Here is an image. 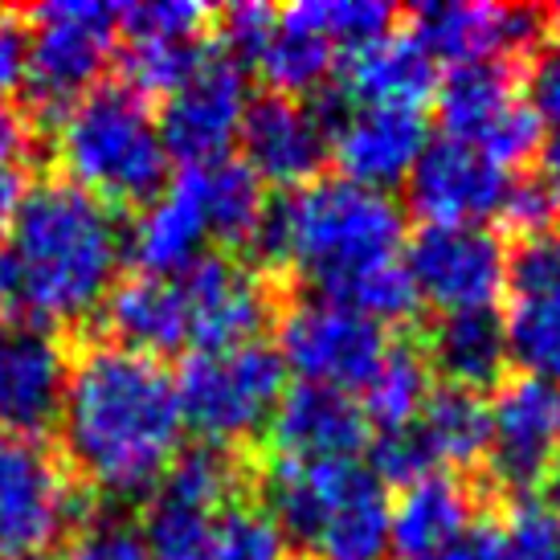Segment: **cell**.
<instances>
[{
  "instance_id": "10",
  "label": "cell",
  "mask_w": 560,
  "mask_h": 560,
  "mask_svg": "<svg viewBox=\"0 0 560 560\" xmlns=\"http://www.w3.org/2000/svg\"><path fill=\"white\" fill-rule=\"evenodd\" d=\"M385 327L324 295L295 299L279 319V360L299 376V385L324 389H364V381L385 357Z\"/></svg>"
},
{
  "instance_id": "45",
  "label": "cell",
  "mask_w": 560,
  "mask_h": 560,
  "mask_svg": "<svg viewBox=\"0 0 560 560\" xmlns=\"http://www.w3.org/2000/svg\"><path fill=\"white\" fill-rule=\"evenodd\" d=\"M552 246H557V254H560V230H557V242H552Z\"/></svg>"
},
{
  "instance_id": "41",
  "label": "cell",
  "mask_w": 560,
  "mask_h": 560,
  "mask_svg": "<svg viewBox=\"0 0 560 560\" xmlns=\"http://www.w3.org/2000/svg\"><path fill=\"white\" fill-rule=\"evenodd\" d=\"M25 192H30L25 168H21V164H0V242L13 230L16 213H21V205H25Z\"/></svg>"
},
{
  "instance_id": "12",
  "label": "cell",
  "mask_w": 560,
  "mask_h": 560,
  "mask_svg": "<svg viewBox=\"0 0 560 560\" xmlns=\"http://www.w3.org/2000/svg\"><path fill=\"white\" fill-rule=\"evenodd\" d=\"M249 110L246 66L225 49H209L192 79L172 91L160 110V136L172 160H185L188 168H205L230 156L242 136V119Z\"/></svg>"
},
{
  "instance_id": "39",
  "label": "cell",
  "mask_w": 560,
  "mask_h": 560,
  "mask_svg": "<svg viewBox=\"0 0 560 560\" xmlns=\"http://www.w3.org/2000/svg\"><path fill=\"white\" fill-rule=\"evenodd\" d=\"M524 98H528V107L536 110L540 124H552L560 131V42L532 58Z\"/></svg>"
},
{
  "instance_id": "36",
  "label": "cell",
  "mask_w": 560,
  "mask_h": 560,
  "mask_svg": "<svg viewBox=\"0 0 560 560\" xmlns=\"http://www.w3.org/2000/svg\"><path fill=\"white\" fill-rule=\"evenodd\" d=\"M557 213L560 201L545 180H512L508 197H503V209H499L503 225L524 237V242H540L557 225Z\"/></svg>"
},
{
  "instance_id": "16",
  "label": "cell",
  "mask_w": 560,
  "mask_h": 560,
  "mask_svg": "<svg viewBox=\"0 0 560 560\" xmlns=\"http://www.w3.org/2000/svg\"><path fill=\"white\" fill-rule=\"evenodd\" d=\"M237 140L246 148V168L262 185L291 192L319 180V168L331 160V119L319 98L262 94L249 98Z\"/></svg>"
},
{
  "instance_id": "38",
  "label": "cell",
  "mask_w": 560,
  "mask_h": 560,
  "mask_svg": "<svg viewBox=\"0 0 560 560\" xmlns=\"http://www.w3.org/2000/svg\"><path fill=\"white\" fill-rule=\"evenodd\" d=\"M279 13L266 9V4H234L221 13V42H225V54H234L237 62L242 58H258V49L266 46V37L275 30Z\"/></svg>"
},
{
  "instance_id": "44",
  "label": "cell",
  "mask_w": 560,
  "mask_h": 560,
  "mask_svg": "<svg viewBox=\"0 0 560 560\" xmlns=\"http://www.w3.org/2000/svg\"><path fill=\"white\" fill-rule=\"evenodd\" d=\"M548 25H552V37L560 42V4L552 9V13H548Z\"/></svg>"
},
{
  "instance_id": "5",
  "label": "cell",
  "mask_w": 560,
  "mask_h": 560,
  "mask_svg": "<svg viewBox=\"0 0 560 560\" xmlns=\"http://www.w3.org/2000/svg\"><path fill=\"white\" fill-rule=\"evenodd\" d=\"M54 152L70 185L115 205H148L168 185L160 119L131 86H94L58 119Z\"/></svg>"
},
{
  "instance_id": "34",
  "label": "cell",
  "mask_w": 560,
  "mask_h": 560,
  "mask_svg": "<svg viewBox=\"0 0 560 560\" xmlns=\"http://www.w3.org/2000/svg\"><path fill=\"white\" fill-rule=\"evenodd\" d=\"M58 560H152L140 524L127 515H91L66 536Z\"/></svg>"
},
{
  "instance_id": "26",
  "label": "cell",
  "mask_w": 560,
  "mask_h": 560,
  "mask_svg": "<svg viewBox=\"0 0 560 560\" xmlns=\"http://www.w3.org/2000/svg\"><path fill=\"white\" fill-rule=\"evenodd\" d=\"M430 393H434V364L425 357V348L393 340L360 389V409L369 425H376L381 434H393V430L418 425Z\"/></svg>"
},
{
  "instance_id": "28",
  "label": "cell",
  "mask_w": 560,
  "mask_h": 560,
  "mask_svg": "<svg viewBox=\"0 0 560 560\" xmlns=\"http://www.w3.org/2000/svg\"><path fill=\"white\" fill-rule=\"evenodd\" d=\"M418 430L438 467H475L479 458H487L491 442V401L463 385L434 389L421 409Z\"/></svg>"
},
{
  "instance_id": "35",
  "label": "cell",
  "mask_w": 560,
  "mask_h": 560,
  "mask_svg": "<svg viewBox=\"0 0 560 560\" xmlns=\"http://www.w3.org/2000/svg\"><path fill=\"white\" fill-rule=\"evenodd\" d=\"M369 454H373L369 470L381 479V487H397V491H405V487H413V482L430 479V475L442 470L438 467V458L430 454V446H425V438H421L418 425L381 434Z\"/></svg>"
},
{
  "instance_id": "2",
  "label": "cell",
  "mask_w": 560,
  "mask_h": 560,
  "mask_svg": "<svg viewBox=\"0 0 560 560\" xmlns=\"http://www.w3.org/2000/svg\"><path fill=\"white\" fill-rule=\"evenodd\" d=\"M124 258L127 230L107 201L70 180H42L0 242V307L42 327L82 324L103 312Z\"/></svg>"
},
{
  "instance_id": "27",
  "label": "cell",
  "mask_w": 560,
  "mask_h": 560,
  "mask_svg": "<svg viewBox=\"0 0 560 560\" xmlns=\"http://www.w3.org/2000/svg\"><path fill=\"white\" fill-rule=\"evenodd\" d=\"M197 188H201L205 218H209V234L221 246H254L262 234V221L270 213L266 201V185L246 168V160H218L192 168Z\"/></svg>"
},
{
  "instance_id": "25",
  "label": "cell",
  "mask_w": 560,
  "mask_h": 560,
  "mask_svg": "<svg viewBox=\"0 0 560 560\" xmlns=\"http://www.w3.org/2000/svg\"><path fill=\"white\" fill-rule=\"evenodd\" d=\"M425 357L438 373H446L451 385L463 389H491L503 381V369L512 364L508 357V331L495 312H463L442 315L438 327L430 331V348Z\"/></svg>"
},
{
  "instance_id": "7",
  "label": "cell",
  "mask_w": 560,
  "mask_h": 560,
  "mask_svg": "<svg viewBox=\"0 0 560 560\" xmlns=\"http://www.w3.org/2000/svg\"><path fill=\"white\" fill-rule=\"evenodd\" d=\"M119 37V4L58 0L33 13L25 33V91L42 110L62 115L94 91Z\"/></svg>"
},
{
  "instance_id": "42",
  "label": "cell",
  "mask_w": 560,
  "mask_h": 560,
  "mask_svg": "<svg viewBox=\"0 0 560 560\" xmlns=\"http://www.w3.org/2000/svg\"><path fill=\"white\" fill-rule=\"evenodd\" d=\"M30 136V119L9 103H0V164H21Z\"/></svg>"
},
{
  "instance_id": "24",
  "label": "cell",
  "mask_w": 560,
  "mask_h": 560,
  "mask_svg": "<svg viewBox=\"0 0 560 560\" xmlns=\"http://www.w3.org/2000/svg\"><path fill=\"white\" fill-rule=\"evenodd\" d=\"M343 103L421 107L438 91V62L413 33H381L357 49H343Z\"/></svg>"
},
{
  "instance_id": "15",
  "label": "cell",
  "mask_w": 560,
  "mask_h": 560,
  "mask_svg": "<svg viewBox=\"0 0 560 560\" xmlns=\"http://www.w3.org/2000/svg\"><path fill=\"white\" fill-rule=\"evenodd\" d=\"M560 458V397L557 385L536 376L503 381L491 401V442L487 467L508 491L536 495Z\"/></svg>"
},
{
  "instance_id": "29",
  "label": "cell",
  "mask_w": 560,
  "mask_h": 560,
  "mask_svg": "<svg viewBox=\"0 0 560 560\" xmlns=\"http://www.w3.org/2000/svg\"><path fill=\"white\" fill-rule=\"evenodd\" d=\"M258 70L270 82V94H287V98H303V94L324 91V82L336 70V46L324 33L307 30L303 21L282 9L275 30L258 49Z\"/></svg>"
},
{
  "instance_id": "33",
  "label": "cell",
  "mask_w": 560,
  "mask_h": 560,
  "mask_svg": "<svg viewBox=\"0 0 560 560\" xmlns=\"http://www.w3.org/2000/svg\"><path fill=\"white\" fill-rule=\"evenodd\" d=\"M201 560H282V536L258 508H230L213 528Z\"/></svg>"
},
{
  "instance_id": "3",
  "label": "cell",
  "mask_w": 560,
  "mask_h": 560,
  "mask_svg": "<svg viewBox=\"0 0 560 560\" xmlns=\"http://www.w3.org/2000/svg\"><path fill=\"white\" fill-rule=\"evenodd\" d=\"M401 242L405 213L389 192L319 176L270 205L254 246L270 266L295 270L315 295L331 299L364 270L397 262Z\"/></svg>"
},
{
  "instance_id": "20",
  "label": "cell",
  "mask_w": 560,
  "mask_h": 560,
  "mask_svg": "<svg viewBox=\"0 0 560 560\" xmlns=\"http://www.w3.org/2000/svg\"><path fill=\"white\" fill-rule=\"evenodd\" d=\"M512 312L503 319L508 357L524 376L560 385V254L552 242H524L508 266Z\"/></svg>"
},
{
  "instance_id": "13",
  "label": "cell",
  "mask_w": 560,
  "mask_h": 560,
  "mask_svg": "<svg viewBox=\"0 0 560 560\" xmlns=\"http://www.w3.org/2000/svg\"><path fill=\"white\" fill-rule=\"evenodd\" d=\"M74 360L54 327L0 324V438H37L62 418Z\"/></svg>"
},
{
  "instance_id": "23",
  "label": "cell",
  "mask_w": 560,
  "mask_h": 560,
  "mask_svg": "<svg viewBox=\"0 0 560 560\" xmlns=\"http://www.w3.org/2000/svg\"><path fill=\"white\" fill-rule=\"evenodd\" d=\"M475 495L463 479L438 470L389 503V552L397 560H438L475 528Z\"/></svg>"
},
{
  "instance_id": "31",
  "label": "cell",
  "mask_w": 560,
  "mask_h": 560,
  "mask_svg": "<svg viewBox=\"0 0 560 560\" xmlns=\"http://www.w3.org/2000/svg\"><path fill=\"white\" fill-rule=\"evenodd\" d=\"M287 13L303 21L307 30L324 33L336 49H357L393 30L397 9L385 0H299L287 4Z\"/></svg>"
},
{
  "instance_id": "30",
  "label": "cell",
  "mask_w": 560,
  "mask_h": 560,
  "mask_svg": "<svg viewBox=\"0 0 560 560\" xmlns=\"http://www.w3.org/2000/svg\"><path fill=\"white\" fill-rule=\"evenodd\" d=\"M124 86L143 98L148 94L168 98L172 91H180L209 54L201 33H124Z\"/></svg>"
},
{
  "instance_id": "17",
  "label": "cell",
  "mask_w": 560,
  "mask_h": 560,
  "mask_svg": "<svg viewBox=\"0 0 560 560\" xmlns=\"http://www.w3.org/2000/svg\"><path fill=\"white\" fill-rule=\"evenodd\" d=\"M430 148V124L421 107H385V103H340L331 124V160L352 185L389 188L405 185Z\"/></svg>"
},
{
  "instance_id": "8",
  "label": "cell",
  "mask_w": 560,
  "mask_h": 560,
  "mask_svg": "<svg viewBox=\"0 0 560 560\" xmlns=\"http://www.w3.org/2000/svg\"><path fill=\"white\" fill-rule=\"evenodd\" d=\"M82 495L62 458L30 438H0V560H42L79 528Z\"/></svg>"
},
{
  "instance_id": "46",
  "label": "cell",
  "mask_w": 560,
  "mask_h": 560,
  "mask_svg": "<svg viewBox=\"0 0 560 560\" xmlns=\"http://www.w3.org/2000/svg\"><path fill=\"white\" fill-rule=\"evenodd\" d=\"M557 397H560V389H557Z\"/></svg>"
},
{
  "instance_id": "14",
  "label": "cell",
  "mask_w": 560,
  "mask_h": 560,
  "mask_svg": "<svg viewBox=\"0 0 560 560\" xmlns=\"http://www.w3.org/2000/svg\"><path fill=\"white\" fill-rule=\"evenodd\" d=\"M180 299V324L185 348L192 352H218L234 343H254L270 319V295L258 270L237 258L205 254L197 262L172 275Z\"/></svg>"
},
{
  "instance_id": "22",
  "label": "cell",
  "mask_w": 560,
  "mask_h": 560,
  "mask_svg": "<svg viewBox=\"0 0 560 560\" xmlns=\"http://www.w3.org/2000/svg\"><path fill=\"white\" fill-rule=\"evenodd\" d=\"M213 242L205 201L192 168L176 176L143 205L131 234H127V254L140 266V275H180L188 266L205 258V246Z\"/></svg>"
},
{
  "instance_id": "37",
  "label": "cell",
  "mask_w": 560,
  "mask_h": 560,
  "mask_svg": "<svg viewBox=\"0 0 560 560\" xmlns=\"http://www.w3.org/2000/svg\"><path fill=\"white\" fill-rule=\"evenodd\" d=\"M209 9L197 0H143L119 9V33H201L209 25Z\"/></svg>"
},
{
  "instance_id": "21",
  "label": "cell",
  "mask_w": 560,
  "mask_h": 560,
  "mask_svg": "<svg viewBox=\"0 0 560 560\" xmlns=\"http://www.w3.org/2000/svg\"><path fill=\"white\" fill-rule=\"evenodd\" d=\"M270 442L279 458H299V463L357 458L369 446V418L352 393L295 385L282 393L270 418Z\"/></svg>"
},
{
  "instance_id": "40",
  "label": "cell",
  "mask_w": 560,
  "mask_h": 560,
  "mask_svg": "<svg viewBox=\"0 0 560 560\" xmlns=\"http://www.w3.org/2000/svg\"><path fill=\"white\" fill-rule=\"evenodd\" d=\"M25 79V33L9 13H0V103Z\"/></svg>"
},
{
  "instance_id": "1",
  "label": "cell",
  "mask_w": 560,
  "mask_h": 560,
  "mask_svg": "<svg viewBox=\"0 0 560 560\" xmlns=\"http://www.w3.org/2000/svg\"><path fill=\"white\" fill-rule=\"evenodd\" d=\"M58 430L70 467L94 491L152 495L185 438L176 376L156 357L94 343L70 369Z\"/></svg>"
},
{
  "instance_id": "43",
  "label": "cell",
  "mask_w": 560,
  "mask_h": 560,
  "mask_svg": "<svg viewBox=\"0 0 560 560\" xmlns=\"http://www.w3.org/2000/svg\"><path fill=\"white\" fill-rule=\"evenodd\" d=\"M545 185L557 192L560 201V131L545 143Z\"/></svg>"
},
{
  "instance_id": "32",
  "label": "cell",
  "mask_w": 560,
  "mask_h": 560,
  "mask_svg": "<svg viewBox=\"0 0 560 560\" xmlns=\"http://www.w3.org/2000/svg\"><path fill=\"white\" fill-rule=\"evenodd\" d=\"M503 560H560V503L545 495L520 499L499 528Z\"/></svg>"
},
{
  "instance_id": "11",
  "label": "cell",
  "mask_w": 560,
  "mask_h": 560,
  "mask_svg": "<svg viewBox=\"0 0 560 560\" xmlns=\"http://www.w3.org/2000/svg\"><path fill=\"white\" fill-rule=\"evenodd\" d=\"M401 262L421 303L442 315H463L495 312L508 291L512 254L487 225H421Z\"/></svg>"
},
{
  "instance_id": "6",
  "label": "cell",
  "mask_w": 560,
  "mask_h": 560,
  "mask_svg": "<svg viewBox=\"0 0 560 560\" xmlns=\"http://www.w3.org/2000/svg\"><path fill=\"white\" fill-rule=\"evenodd\" d=\"M185 430H197L205 446L234 451L237 442L262 434L282 393L287 369L270 343H234L218 352H192L176 376Z\"/></svg>"
},
{
  "instance_id": "18",
  "label": "cell",
  "mask_w": 560,
  "mask_h": 560,
  "mask_svg": "<svg viewBox=\"0 0 560 560\" xmlns=\"http://www.w3.org/2000/svg\"><path fill=\"white\" fill-rule=\"evenodd\" d=\"M409 205L425 225H482L503 209L512 176L458 140H430L409 172Z\"/></svg>"
},
{
  "instance_id": "9",
  "label": "cell",
  "mask_w": 560,
  "mask_h": 560,
  "mask_svg": "<svg viewBox=\"0 0 560 560\" xmlns=\"http://www.w3.org/2000/svg\"><path fill=\"white\" fill-rule=\"evenodd\" d=\"M438 119L446 140H458L495 160L499 168H520L545 148V124L536 119L528 98L515 86L508 62L454 66L438 82Z\"/></svg>"
},
{
  "instance_id": "4",
  "label": "cell",
  "mask_w": 560,
  "mask_h": 560,
  "mask_svg": "<svg viewBox=\"0 0 560 560\" xmlns=\"http://www.w3.org/2000/svg\"><path fill=\"white\" fill-rule=\"evenodd\" d=\"M262 491L282 540L319 560H381L389 552V495L357 458H275Z\"/></svg>"
},
{
  "instance_id": "19",
  "label": "cell",
  "mask_w": 560,
  "mask_h": 560,
  "mask_svg": "<svg viewBox=\"0 0 560 560\" xmlns=\"http://www.w3.org/2000/svg\"><path fill=\"white\" fill-rule=\"evenodd\" d=\"M540 33V13L495 0H451V4H421L413 13V37L434 62L479 66L508 62L528 49Z\"/></svg>"
}]
</instances>
